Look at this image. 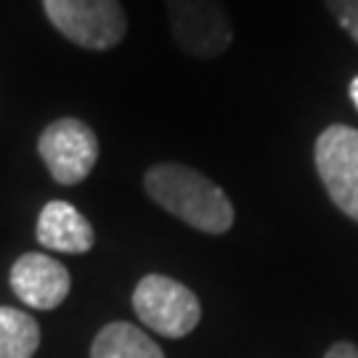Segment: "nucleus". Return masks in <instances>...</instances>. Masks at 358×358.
I'll list each match as a JSON object with an SVG mask.
<instances>
[{
  "instance_id": "obj_12",
  "label": "nucleus",
  "mask_w": 358,
  "mask_h": 358,
  "mask_svg": "<svg viewBox=\"0 0 358 358\" xmlns=\"http://www.w3.org/2000/svg\"><path fill=\"white\" fill-rule=\"evenodd\" d=\"M324 358H358V345H353V343H334Z\"/></svg>"
},
{
  "instance_id": "obj_11",
  "label": "nucleus",
  "mask_w": 358,
  "mask_h": 358,
  "mask_svg": "<svg viewBox=\"0 0 358 358\" xmlns=\"http://www.w3.org/2000/svg\"><path fill=\"white\" fill-rule=\"evenodd\" d=\"M340 27L358 43V0H327Z\"/></svg>"
},
{
  "instance_id": "obj_7",
  "label": "nucleus",
  "mask_w": 358,
  "mask_h": 358,
  "mask_svg": "<svg viewBox=\"0 0 358 358\" xmlns=\"http://www.w3.org/2000/svg\"><path fill=\"white\" fill-rule=\"evenodd\" d=\"M13 294L38 310H51L62 306L72 289L69 271L45 252H27L11 266Z\"/></svg>"
},
{
  "instance_id": "obj_3",
  "label": "nucleus",
  "mask_w": 358,
  "mask_h": 358,
  "mask_svg": "<svg viewBox=\"0 0 358 358\" xmlns=\"http://www.w3.org/2000/svg\"><path fill=\"white\" fill-rule=\"evenodd\" d=\"M133 308L149 329L173 340L194 332L202 319L196 294L186 284L162 273H149L138 282L133 292Z\"/></svg>"
},
{
  "instance_id": "obj_13",
  "label": "nucleus",
  "mask_w": 358,
  "mask_h": 358,
  "mask_svg": "<svg viewBox=\"0 0 358 358\" xmlns=\"http://www.w3.org/2000/svg\"><path fill=\"white\" fill-rule=\"evenodd\" d=\"M350 99H353V103H356L358 109V77H353V83H350Z\"/></svg>"
},
{
  "instance_id": "obj_10",
  "label": "nucleus",
  "mask_w": 358,
  "mask_h": 358,
  "mask_svg": "<svg viewBox=\"0 0 358 358\" xmlns=\"http://www.w3.org/2000/svg\"><path fill=\"white\" fill-rule=\"evenodd\" d=\"M38 348V321L19 308L0 306V358H32Z\"/></svg>"
},
{
  "instance_id": "obj_4",
  "label": "nucleus",
  "mask_w": 358,
  "mask_h": 358,
  "mask_svg": "<svg viewBox=\"0 0 358 358\" xmlns=\"http://www.w3.org/2000/svg\"><path fill=\"white\" fill-rule=\"evenodd\" d=\"M173 38L196 59H215L234 40V24L220 0H165Z\"/></svg>"
},
{
  "instance_id": "obj_5",
  "label": "nucleus",
  "mask_w": 358,
  "mask_h": 358,
  "mask_svg": "<svg viewBox=\"0 0 358 358\" xmlns=\"http://www.w3.org/2000/svg\"><path fill=\"white\" fill-rule=\"evenodd\" d=\"M38 152L56 183L75 186L88 178L96 165L99 141L85 122H80L75 117H64L40 133Z\"/></svg>"
},
{
  "instance_id": "obj_8",
  "label": "nucleus",
  "mask_w": 358,
  "mask_h": 358,
  "mask_svg": "<svg viewBox=\"0 0 358 358\" xmlns=\"http://www.w3.org/2000/svg\"><path fill=\"white\" fill-rule=\"evenodd\" d=\"M35 234H38V242L45 250L69 252V255H83L96 242L93 226L85 220V215L69 202H62V199H53L43 207Z\"/></svg>"
},
{
  "instance_id": "obj_1",
  "label": "nucleus",
  "mask_w": 358,
  "mask_h": 358,
  "mask_svg": "<svg viewBox=\"0 0 358 358\" xmlns=\"http://www.w3.org/2000/svg\"><path fill=\"white\" fill-rule=\"evenodd\" d=\"M143 189L157 205L196 231L226 234L234 226V205L226 192L194 167L154 165L143 176Z\"/></svg>"
},
{
  "instance_id": "obj_9",
  "label": "nucleus",
  "mask_w": 358,
  "mask_h": 358,
  "mask_svg": "<svg viewBox=\"0 0 358 358\" xmlns=\"http://www.w3.org/2000/svg\"><path fill=\"white\" fill-rule=\"evenodd\" d=\"M90 358H165L162 348L128 321H112L96 334Z\"/></svg>"
},
{
  "instance_id": "obj_6",
  "label": "nucleus",
  "mask_w": 358,
  "mask_h": 358,
  "mask_svg": "<svg viewBox=\"0 0 358 358\" xmlns=\"http://www.w3.org/2000/svg\"><path fill=\"white\" fill-rule=\"evenodd\" d=\"M313 159L332 202L358 220V130L348 125L327 128L316 141Z\"/></svg>"
},
{
  "instance_id": "obj_2",
  "label": "nucleus",
  "mask_w": 358,
  "mask_h": 358,
  "mask_svg": "<svg viewBox=\"0 0 358 358\" xmlns=\"http://www.w3.org/2000/svg\"><path fill=\"white\" fill-rule=\"evenodd\" d=\"M51 24L83 48H115L128 32V16L120 0H43Z\"/></svg>"
}]
</instances>
